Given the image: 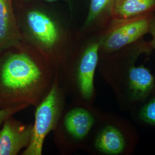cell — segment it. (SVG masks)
<instances>
[{
    "mask_svg": "<svg viewBox=\"0 0 155 155\" xmlns=\"http://www.w3.org/2000/svg\"><path fill=\"white\" fill-rule=\"evenodd\" d=\"M56 72L23 41L0 53V109L38 105L48 93Z\"/></svg>",
    "mask_w": 155,
    "mask_h": 155,
    "instance_id": "6da1fadb",
    "label": "cell"
},
{
    "mask_svg": "<svg viewBox=\"0 0 155 155\" xmlns=\"http://www.w3.org/2000/svg\"><path fill=\"white\" fill-rule=\"evenodd\" d=\"M14 6L23 41L36 50L59 73L68 64L77 45V37L69 24L43 1Z\"/></svg>",
    "mask_w": 155,
    "mask_h": 155,
    "instance_id": "7a4b0ae2",
    "label": "cell"
},
{
    "mask_svg": "<svg viewBox=\"0 0 155 155\" xmlns=\"http://www.w3.org/2000/svg\"><path fill=\"white\" fill-rule=\"evenodd\" d=\"M64 96L57 73L48 93L36 106L35 122L30 143L22 155H41L47 135L57 126L61 117Z\"/></svg>",
    "mask_w": 155,
    "mask_h": 155,
    "instance_id": "3957f363",
    "label": "cell"
},
{
    "mask_svg": "<svg viewBox=\"0 0 155 155\" xmlns=\"http://www.w3.org/2000/svg\"><path fill=\"white\" fill-rule=\"evenodd\" d=\"M154 13L127 19H111L100 32V53L111 54L137 41L149 32Z\"/></svg>",
    "mask_w": 155,
    "mask_h": 155,
    "instance_id": "277c9868",
    "label": "cell"
},
{
    "mask_svg": "<svg viewBox=\"0 0 155 155\" xmlns=\"http://www.w3.org/2000/svg\"><path fill=\"white\" fill-rule=\"evenodd\" d=\"M100 32L87 40L80 48L76 45L73 52L77 59L76 88L81 97L87 101L94 97V77L100 54Z\"/></svg>",
    "mask_w": 155,
    "mask_h": 155,
    "instance_id": "5b68a950",
    "label": "cell"
},
{
    "mask_svg": "<svg viewBox=\"0 0 155 155\" xmlns=\"http://www.w3.org/2000/svg\"><path fill=\"white\" fill-rule=\"evenodd\" d=\"M33 125L25 124L12 116L7 118L0 130V155H17L30 143Z\"/></svg>",
    "mask_w": 155,
    "mask_h": 155,
    "instance_id": "8992f818",
    "label": "cell"
},
{
    "mask_svg": "<svg viewBox=\"0 0 155 155\" xmlns=\"http://www.w3.org/2000/svg\"><path fill=\"white\" fill-rule=\"evenodd\" d=\"M23 43L13 0H0V53Z\"/></svg>",
    "mask_w": 155,
    "mask_h": 155,
    "instance_id": "52a82bcc",
    "label": "cell"
},
{
    "mask_svg": "<svg viewBox=\"0 0 155 155\" xmlns=\"http://www.w3.org/2000/svg\"><path fill=\"white\" fill-rule=\"evenodd\" d=\"M127 86L128 93L132 100L144 101L155 89V78L147 68L143 66H133L129 69Z\"/></svg>",
    "mask_w": 155,
    "mask_h": 155,
    "instance_id": "ba28073f",
    "label": "cell"
},
{
    "mask_svg": "<svg viewBox=\"0 0 155 155\" xmlns=\"http://www.w3.org/2000/svg\"><path fill=\"white\" fill-rule=\"evenodd\" d=\"M93 115L90 111L82 107H74L66 113L63 124L67 133L75 140L86 138L94 124Z\"/></svg>",
    "mask_w": 155,
    "mask_h": 155,
    "instance_id": "9c48e42d",
    "label": "cell"
},
{
    "mask_svg": "<svg viewBox=\"0 0 155 155\" xmlns=\"http://www.w3.org/2000/svg\"><path fill=\"white\" fill-rule=\"evenodd\" d=\"M115 0H89L87 16L84 23L83 32L105 28L111 19V11Z\"/></svg>",
    "mask_w": 155,
    "mask_h": 155,
    "instance_id": "30bf717a",
    "label": "cell"
},
{
    "mask_svg": "<svg viewBox=\"0 0 155 155\" xmlns=\"http://www.w3.org/2000/svg\"><path fill=\"white\" fill-rule=\"evenodd\" d=\"M155 13V0H115L111 19H127Z\"/></svg>",
    "mask_w": 155,
    "mask_h": 155,
    "instance_id": "8fae6325",
    "label": "cell"
},
{
    "mask_svg": "<svg viewBox=\"0 0 155 155\" xmlns=\"http://www.w3.org/2000/svg\"><path fill=\"white\" fill-rule=\"evenodd\" d=\"M96 149L106 155H118L125 149L126 140L122 132L116 127L108 125L103 127L95 140Z\"/></svg>",
    "mask_w": 155,
    "mask_h": 155,
    "instance_id": "7c38bea8",
    "label": "cell"
},
{
    "mask_svg": "<svg viewBox=\"0 0 155 155\" xmlns=\"http://www.w3.org/2000/svg\"><path fill=\"white\" fill-rule=\"evenodd\" d=\"M139 115L143 121L155 125V96L144 105Z\"/></svg>",
    "mask_w": 155,
    "mask_h": 155,
    "instance_id": "4fadbf2b",
    "label": "cell"
},
{
    "mask_svg": "<svg viewBox=\"0 0 155 155\" xmlns=\"http://www.w3.org/2000/svg\"><path fill=\"white\" fill-rule=\"evenodd\" d=\"M27 107H28L25 106H20L15 107L0 109V125H2L7 118L13 116L17 113L25 109Z\"/></svg>",
    "mask_w": 155,
    "mask_h": 155,
    "instance_id": "5bb4252c",
    "label": "cell"
},
{
    "mask_svg": "<svg viewBox=\"0 0 155 155\" xmlns=\"http://www.w3.org/2000/svg\"><path fill=\"white\" fill-rule=\"evenodd\" d=\"M13 1H14V4H17L23 3V2L31 1L33 0H13ZM41 1H43L48 3H53L56 2H59V1L64 2L69 6L70 10L71 12L73 11L75 9L78 2L79 1V0H41Z\"/></svg>",
    "mask_w": 155,
    "mask_h": 155,
    "instance_id": "9a60e30c",
    "label": "cell"
},
{
    "mask_svg": "<svg viewBox=\"0 0 155 155\" xmlns=\"http://www.w3.org/2000/svg\"><path fill=\"white\" fill-rule=\"evenodd\" d=\"M149 32L152 35V38L150 42L147 43L145 47L147 49L149 50L155 49V13H154L153 19L150 25Z\"/></svg>",
    "mask_w": 155,
    "mask_h": 155,
    "instance_id": "2e32d148",
    "label": "cell"
}]
</instances>
